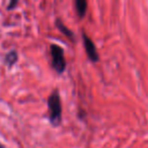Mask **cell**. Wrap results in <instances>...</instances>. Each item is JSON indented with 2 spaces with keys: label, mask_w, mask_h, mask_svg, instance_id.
<instances>
[{
  "label": "cell",
  "mask_w": 148,
  "mask_h": 148,
  "mask_svg": "<svg viewBox=\"0 0 148 148\" xmlns=\"http://www.w3.org/2000/svg\"><path fill=\"white\" fill-rule=\"evenodd\" d=\"M16 61H17V54L15 51L9 52L6 55V57H5V62H6V64H8L9 66L13 65Z\"/></svg>",
  "instance_id": "6"
},
{
  "label": "cell",
  "mask_w": 148,
  "mask_h": 148,
  "mask_svg": "<svg viewBox=\"0 0 148 148\" xmlns=\"http://www.w3.org/2000/svg\"><path fill=\"white\" fill-rule=\"evenodd\" d=\"M75 6H76L77 13L80 17H83L87 10V2L85 0H77L75 2Z\"/></svg>",
  "instance_id": "4"
},
{
  "label": "cell",
  "mask_w": 148,
  "mask_h": 148,
  "mask_svg": "<svg viewBox=\"0 0 148 148\" xmlns=\"http://www.w3.org/2000/svg\"><path fill=\"white\" fill-rule=\"evenodd\" d=\"M0 148H5V147H4V146H3V145H2V144L0 143Z\"/></svg>",
  "instance_id": "8"
},
{
  "label": "cell",
  "mask_w": 148,
  "mask_h": 148,
  "mask_svg": "<svg viewBox=\"0 0 148 148\" xmlns=\"http://www.w3.org/2000/svg\"><path fill=\"white\" fill-rule=\"evenodd\" d=\"M82 38H83V42H84L85 51H86L88 59L92 62L99 61V54H97V48H95V45L93 44V42L91 41L90 38L87 37L84 33L82 34Z\"/></svg>",
  "instance_id": "3"
},
{
  "label": "cell",
  "mask_w": 148,
  "mask_h": 148,
  "mask_svg": "<svg viewBox=\"0 0 148 148\" xmlns=\"http://www.w3.org/2000/svg\"><path fill=\"white\" fill-rule=\"evenodd\" d=\"M51 56H52V65L53 68L59 74L63 73L66 68V61L64 58V51L60 46H51Z\"/></svg>",
  "instance_id": "2"
},
{
  "label": "cell",
  "mask_w": 148,
  "mask_h": 148,
  "mask_svg": "<svg viewBox=\"0 0 148 148\" xmlns=\"http://www.w3.org/2000/svg\"><path fill=\"white\" fill-rule=\"evenodd\" d=\"M56 25H57L58 29H59L65 36H67V37H69V38L73 37V34H72V32L70 31V29H68L67 27L63 25V23H62L60 19H57V21H56Z\"/></svg>",
  "instance_id": "5"
},
{
  "label": "cell",
  "mask_w": 148,
  "mask_h": 148,
  "mask_svg": "<svg viewBox=\"0 0 148 148\" xmlns=\"http://www.w3.org/2000/svg\"><path fill=\"white\" fill-rule=\"evenodd\" d=\"M48 107H49V119L53 126L60 125L62 121V107L60 101L59 91L57 89L53 91L48 99Z\"/></svg>",
  "instance_id": "1"
},
{
  "label": "cell",
  "mask_w": 148,
  "mask_h": 148,
  "mask_svg": "<svg viewBox=\"0 0 148 148\" xmlns=\"http://www.w3.org/2000/svg\"><path fill=\"white\" fill-rule=\"evenodd\" d=\"M17 3H18L17 1H11L10 4H9V5H8V7H7V9H12L14 6H16Z\"/></svg>",
  "instance_id": "7"
}]
</instances>
